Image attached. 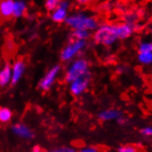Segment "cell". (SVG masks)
I'll return each instance as SVG.
<instances>
[{"instance_id":"9","label":"cell","mask_w":152,"mask_h":152,"mask_svg":"<svg viewBox=\"0 0 152 152\" xmlns=\"http://www.w3.org/2000/svg\"><path fill=\"white\" fill-rule=\"evenodd\" d=\"M14 0H0V19L10 20L13 17Z\"/></svg>"},{"instance_id":"21","label":"cell","mask_w":152,"mask_h":152,"mask_svg":"<svg viewBox=\"0 0 152 152\" xmlns=\"http://www.w3.org/2000/svg\"><path fill=\"white\" fill-rule=\"evenodd\" d=\"M53 151H55V152H74L76 150L74 148H72L63 147V148H58L57 149H55Z\"/></svg>"},{"instance_id":"12","label":"cell","mask_w":152,"mask_h":152,"mask_svg":"<svg viewBox=\"0 0 152 152\" xmlns=\"http://www.w3.org/2000/svg\"><path fill=\"white\" fill-rule=\"evenodd\" d=\"M120 116H122V113L118 110H114V109H109V110H105L102 111L99 113L98 117L101 121L103 122H109L113 120H116L119 118Z\"/></svg>"},{"instance_id":"4","label":"cell","mask_w":152,"mask_h":152,"mask_svg":"<svg viewBox=\"0 0 152 152\" xmlns=\"http://www.w3.org/2000/svg\"><path fill=\"white\" fill-rule=\"evenodd\" d=\"M86 45H87V42L85 40L74 39L62 50L61 55H60L61 60L64 62L70 61L71 59L76 57L80 52H82V50L86 47Z\"/></svg>"},{"instance_id":"22","label":"cell","mask_w":152,"mask_h":152,"mask_svg":"<svg viewBox=\"0 0 152 152\" xmlns=\"http://www.w3.org/2000/svg\"><path fill=\"white\" fill-rule=\"evenodd\" d=\"M81 152H97L98 149L96 147H93V146H88V147H85L83 148L82 149H80Z\"/></svg>"},{"instance_id":"13","label":"cell","mask_w":152,"mask_h":152,"mask_svg":"<svg viewBox=\"0 0 152 152\" xmlns=\"http://www.w3.org/2000/svg\"><path fill=\"white\" fill-rule=\"evenodd\" d=\"M27 10V5L23 0H14V8H13V17L20 18L23 17Z\"/></svg>"},{"instance_id":"18","label":"cell","mask_w":152,"mask_h":152,"mask_svg":"<svg viewBox=\"0 0 152 152\" xmlns=\"http://www.w3.org/2000/svg\"><path fill=\"white\" fill-rule=\"evenodd\" d=\"M61 0H46L45 1V7L48 11H52L53 10L59 5Z\"/></svg>"},{"instance_id":"17","label":"cell","mask_w":152,"mask_h":152,"mask_svg":"<svg viewBox=\"0 0 152 152\" xmlns=\"http://www.w3.org/2000/svg\"><path fill=\"white\" fill-rule=\"evenodd\" d=\"M146 52H152V44L151 42H143L139 44L138 53H146Z\"/></svg>"},{"instance_id":"11","label":"cell","mask_w":152,"mask_h":152,"mask_svg":"<svg viewBox=\"0 0 152 152\" xmlns=\"http://www.w3.org/2000/svg\"><path fill=\"white\" fill-rule=\"evenodd\" d=\"M11 81V66L6 63L0 69V87L5 88L10 84Z\"/></svg>"},{"instance_id":"10","label":"cell","mask_w":152,"mask_h":152,"mask_svg":"<svg viewBox=\"0 0 152 152\" xmlns=\"http://www.w3.org/2000/svg\"><path fill=\"white\" fill-rule=\"evenodd\" d=\"M12 132L17 137L24 139H31L34 137L33 132L24 124H16L12 126Z\"/></svg>"},{"instance_id":"7","label":"cell","mask_w":152,"mask_h":152,"mask_svg":"<svg viewBox=\"0 0 152 152\" xmlns=\"http://www.w3.org/2000/svg\"><path fill=\"white\" fill-rule=\"evenodd\" d=\"M69 7V3L66 0H61L59 5L52 10L51 19L53 22L61 23L64 22L67 18V10Z\"/></svg>"},{"instance_id":"24","label":"cell","mask_w":152,"mask_h":152,"mask_svg":"<svg viewBox=\"0 0 152 152\" xmlns=\"http://www.w3.org/2000/svg\"><path fill=\"white\" fill-rule=\"evenodd\" d=\"M124 71H126V68H124V66H120L117 68V73L119 74H123Z\"/></svg>"},{"instance_id":"3","label":"cell","mask_w":152,"mask_h":152,"mask_svg":"<svg viewBox=\"0 0 152 152\" xmlns=\"http://www.w3.org/2000/svg\"><path fill=\"white\" fill-rule=\"evenodd\" d=\"M89 73V65L88 62L84 58H78L75 60L72 64L69 66L65 75L66 82L70 83L73 80L85 76Z\"/></svg>"},{"instance_id":"5","label":"cell","mask_w":152,"mask_h":152,"mask_svg":"<svg viewBox=\"0 0 152 152\" xmlns=\"http://www.w3.org/2000/svg\"><path fill=\"white\" fill-rule=\"evenodd\" d=\"M61 71V66L59 65L53 66L48 72L45 74L38 84V88L42 91H48L49 89L53 86L56 80Z\"/></svg>"},{"instance_id":"8","label":"cell","mask_w":152,"mask_h":152,"mask_svg":"<svg viewBox=\"0 0 152 152\" xmlns=\"http://www.w3.org/2000/svg\"><path fill=\"white\" fill-rule=\"evenodd\" d=\"M26 70V64L22 59L17 60L11 66V81L10 84L15 86L20 81Z\"/></svg>"},{"instance_id":"1","label":"cell","mask_w":152,"mask_h":152,"mask_svg":"<svg viewBox=\"0 0 152 152\" xmlns=\"http://www.w3.org/2000/svg\"><path fill=\"white\" fill-rule=\"evenodd\" d=\"M135 31L133 22L120 24H103L98 26L93 33V41L97 44L111 46L118 40L129 38Z\"/></svg>"},{"instance_id":"2","label":"cell","mask_w":152,"mask_h":152,"mask_svg":"<svg viewBox=\"0 0 152 152\" xmlns=\"http://www.w3.org/2000/svg\"><path fill=\"white\" fill-rule=\"evenodd\" d=\"M65 22L72 30H86L88 31H95L99 26L96 18L83 13L67 16Z\"/></svg>"},{"instance_id":"25","label":"cell","mask_w":152,"mask_h":152,"mask_svg":"<svg viewBox=\"0 0 152 152\" xmlns=\"http://www.w3.org/2000/svg\"><path fill=\"white\" fill-rule=\"evenodd\" d=\"M32 151L33 152H39V151H41V148L39 146H34L32 148Z\"/></svg>"},{"instance_id":"23","label":"cell","mask_w":152,"mask_h":152,"mask_svg":"<svg viewBox=\"0 0 152 152\" xmlns=\"http://www.w3.org/2000/svg\"><path fill=\"white\" fill-rule=\"evenodd\" d=\"M77 3L81 4V5H87L88 3L94 1V0H77Z\"/></svg>"},{"instance_id":"6","label":"cell","mask_w":152,"mask_h":152,"mask_svg":"<svg viewBox=\"0 0 152 152\" xmlns=\"http://www.w3.org/2000/svg\"><path fill=\"white\" fill-rule=\"evenodd\" d=\"M89 83H91V75H89V73L71 81L69 83V91L71 95L77 97L83 94L87 91Z\"/></svg>"},{"instance_id":"19","label":"cell","mask_w":152,"mask_h":152,"mask_svg":"<svg viewBox=\"0 0 152 152\" xmlns=\"http://www.w3.org/2000/svg\"><path fill=\"white\" fill-rule=\"evenodd\" d=\"M118 152H137V149L135 146L133 145H126V146H122L117 148Z\"/></svg>"},{"instance_id":"15","label":"cell","mask_w":152,"mask_h":152,"mask_svg":"<svg viewBox=\"0 0 152 152\" xmlns=\"http://www.w3.org/2000/svg\"><path fill=\"white\" fill-rule=\"evenodd\" d=\"M73 39L76 40H87L91 36V32L86 30H74V31L71 34Z\"/></svg>"},{"instance_id":"16","label":"cell","mask_w":152,"mask_h":152,"mask_svg":"<svg viewBox=\"0 0 152 152\" xmlns=\"http://www.w3.org/2000/svg\"><path fill=\"white\" fill-rule=\"evenodd\" d=\"M137 58L142 65H150L152 63V52L138 53Z\"/></svg>"},{"instance_id":"20","label":"cell","mask_w":152,"mask_h":152,"mask_svg":"<svg viewBox=\"0 0 152 152\" xmlns=\"http://www.w3.org/2000/svg\"><path fill=\"white\" fill-rule=\"evenodd\" d=\"M140 133H141V135L142 136H144L146 137H151L152 136V128L150 126H146L144 128H142L140 130Z\"/></svg>"},{"instance_id":"14","label":"cell","mask_w":152,"mask_h":152,"mask_svg":"<svg viewBox=\"0 0 152 152\" xmlns=\"http://www.w3.org/2000/svg\"><path fill=\"white\" fill-rule=\"evenodd\" d=\"M12 119V112L10 109L7 108V107H1L0 108V123L7 124L10 122Z\"/></svg>"}]
</instances>
